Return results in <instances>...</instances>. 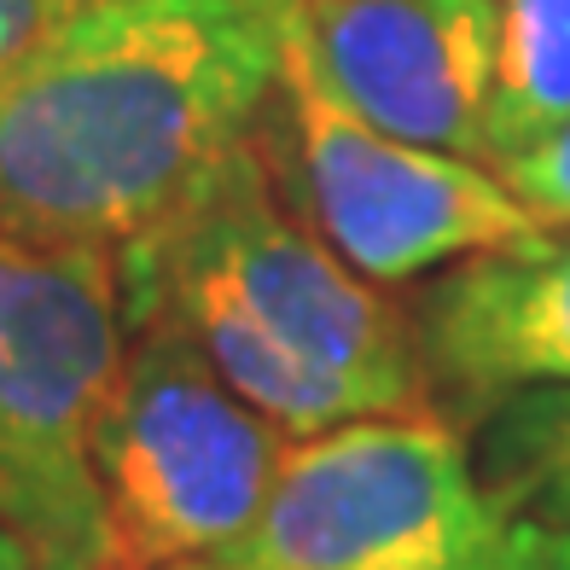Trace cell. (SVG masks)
Returning a JSON list of instances; mask_svg holds the SVG:
<instances>
[{"mask_svg":"<svg viewBox=\"0 0 570 570\" xmlns=\"http://www.w3.org/2000/svg\"><path fill=\"white\" fill-rule=\"evenodd\" d=\"M425 396L483 420L512 391L570 384V227L443 268L407 308Z\"/></svg>","mask_w":570,"mask_h":570,"instance_id":"8","label":"cell"},{"mask_svg":"<svg viewBox=\"0 0 570 570\" xmlns=\"http://www.w3.org/2000/svg\"><path fill=\"white\" fill-rule=\"evenodd\" d=\"M117 279L128 332L175 321L285 436L431 402L407 315L292 210L256 135L117 250Z\"/></svg>","mask_w":570,"mask_h":570,"instance_id":"2","label":"cell"},{"mask_svg":"<svg viewBox=\"0 0 570 570\" xmlns=\"http://www.w3.org/2000/svg\"><path fill=\"white\" fill-rule=\"evenodd\" d=\"M274 0H94L0 82V233L122 250L268 117Z\"/></svg>","mask_w":570,"mask_h":570,"instance_id":"1","label":"cell"},{"mask_svg":"<svg viewBox=\"0 0 570 570\" xmlns=\"http://www.w3.org/2000/svg\"><path fill=\"white\" fill-rule=\"evenodd\" d=\"M128 361L117 250L0 233V535L30 570H111L94 436Z\"/></svg>","mask_w":570,"mask_h":570,"instance_id":"3","label":"cell"},{"mask_svg":"<svg viewBox=\"0 0 570 570\" xmlns=\"http://www.w3.org/2000/svg\"><path fill=\"white\" fill-rule=\"evenodd\" d=\"M501 570H570V535L541 524H512Z\"/></svg>","mask_w":570,"mask_h":570,"instance_id":"13","label":"cell"},{"mask_svg":"<svg viewBox=\"0 0 570 570\" xmlns=\"http://www.w3.org/2000/svg\"><path fill=\"white\" fill-rule=\"evenodd\" d=\"M570 117V0H501L483 164L501 169Z\"/></svg>","mask_w":570,"mask_h":570,"instance_id":"10","label":"cell"},{"mask_svg":"<svg viewBox=\"0 0 570 570\" xmlns=\"http://www.w3.org/2000/svg\"><path fill=\"white\" fill-rule=\"evenodd\" d=\"M292 449L175 321L128 332L122 379L94 436L117 564L158 570L180 559H227L268 507Z\"/></svg>","mask_w":570,"mask_h":570,"instance_id":"5","label":"cell"},{"mask_svg":"<svg viewBox=\"0 0 570 570\" xmlns=\"http://www.w3.org/2000/svg\"><path fill=\"white\" fill-rule=\"evenodd\" d=\"M507 180V193L530 210L535 227H570V117L553 128L548 140H535L530 151H518L512 164L495 169Z\"/></svg>","mask_w":570,"mask_h":570,"instance_id":"11","label":"cell"},{"mask_svg":"<svg viewBox=\"0 0 570 570\" xmlns=\"http://www.w3.org/2000/svg\"><path fill=\"white\" fill-rule=\"evenodd\" d=\"M274 18L338 106L483 164L501 0H274Z\"/></svg>","mask_w":570,"mask_h":570,"instance_id":"7","label":"cell"},{"mask_svg":"<svg viewBox=\"0 0 570 570\" xmlns=\"http://www.w3.org/2000/svg\"><path fill=\"white\" fill-rule=\"evenodd\" d=\"M512 518L431 407L292 436L227 570H501Z\"/></svg>","mask_w":570,"mask_h":570,"instance_id":"4","label":"cell"},{"mask_svg":"<svg viewBox=\"0 0 570 570\" xmlns=\"http://www.w3.org/2000/svg\"><path fill=\"white\" fill-rule=\"evenodd\" d=\"M0 570H30V564H23V553L12 548V541H7V535H0Z\"/></svg>","mask_w":570,"mask_h":570,"instance_id":"14","label":"cell"},{"mask_svg":"<svg viewBox=\"0 0 570 570\" xmlns=\"http://www.w3.org/2000/svg\"><path fill=\"white\" fill-rule=\"evenodd\" d=\"M472 465L512 524L570 535V384L512 391L478 420Z\"/></svg>","mask_w":570,"mask_h":570,"instance_id":"9","label":"cell"},{"mask_svg":"<svg viewBox=\"0 0 570 570\" xmlns=\"http://www.w3.org/2000/svg\"><path fill=\"white\" fill-rule=\"evenodd\" d=\"M256 140L292 210L373 285L443 274L535 233L530 210L489 164L384 135L338 106L292 47Z\"/></svg>","mask_w":570,"mask_h":570,"instance_id":"6","label":"cell"},{"mask_svg":"<svg viewBox=\"0 0 570 570\" xmlns=\"http://www.w3.org/2000/svg\"><path fill=\"white\" fill-rule=\"evenodd\" d=\"M158 570H227V564H216V559H180V564H158Z\"/></svg>","mask_w":570,"mask_h":570,"instance_id":"15","label":"cell"},{"mask_svg":"<svg viewBox=\"0 0 570 570\" xmlns=\"http://www.w3.org/2000/svg\"><path fill=\"white\" fill-rule=\"evenodd\" d=\"M94 0H0V82Z\"/></svg>","mask_w":570,"mask_h":570,"instance_id":"12","label":"cell"}]
</instances>
